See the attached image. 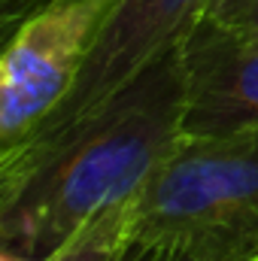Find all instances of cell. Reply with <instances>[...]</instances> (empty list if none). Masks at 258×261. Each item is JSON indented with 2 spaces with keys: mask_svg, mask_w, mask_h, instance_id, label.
I'll list each match as a JSON object with an SVG mask.
<instances>
[{
  "mask_svg": "<svg viewBox=\"0 0 258 261\" xmlns=\"http://www.w3.org/2000/svg\"><path fill=\"white\" fill-rule=\"evenodd\" d=\"M134 216H137V195L85 222L76 234H70L58 249H52L40 261H131Z\"/></svg>",
  "mask_w": 258,
  "mask_h": 261,
  "instance_id": "8992f818",
  "label": "cell"
},
{
  "mask_svg": "<svg viewBox=\"0 0 258 261\" xmlns=\"http://www.w3.org/2000/svg\"><path fill=\"white\" fill-rule=\"evenodd\" d=\"M203 15L231 28L258 31V0H210Z\"/></svg>",
  "mask_w": 258,
  "mask_h": 261,
  "instance_id": "52a82bcc",
  "label": "cell"
},
{
  "mask_svg": "<svg viewBox=\"0 0 258 261\" xmlns=\"http://www.w3.org/2000/svg\"><path fill=\"white\" fill-rule=\"evenodd\" d=\"M0 261H40V258H28V255H18V252H9V249H0Z\"/></svg>",
  "mask_w": 258,
  "mask_h": 261,
  "instance_id": "30bf717a",
  "label": "cell"
},
{
  "mask_svg": "<svg viewBox=\"0 0 258 261\" xmlns=\"http://www.w3.org/2000/svg\"><path fill=\"white\" fill-rule=\"evenodd\" d=\"M134 249L258 261V130L183 134L137 192Z\"/></svg>",
  "mask_w": 258,
  "mask_h": 261,
  "instance_id": "7a4b0ae2",
  "label": "cell"
},
{
  "mask_svg": "<svg viewBox=\"0 0 258 261\" xmlns=\"http://www.w3.org/2000/svg\"><path fill=\"white\" fill-rule=\"evenodd\" d=\"M49 0H0V37H9L31 12L46 6Z\"/></svg>",
  "mask_w": 258,
  "mask_h": 261,
  "instance_id": "ba28073f",
  "label": "cell"
},
{
  "mask_svg": "<svg viewBox=\"0 0 258 261\" xmlns=\"http://www.w3.org/2000/svg\"><path fill=\"white\" fill-rule=\"evenodd\" d=\"M131 261H189V258L170 255V252H143V249H134V258Z\"/></svg>",
  "mask_w": 258,
  "mask_h": 261,
  "instance_id": "9c48e42d",
  "label": "cell"
},
{
  "mask_svg": "<svg viewBox=\"0 0 258 261\" xmlns=\"http://www.w3.org/2000/svg\"><path fill=\"white\" fill-rule=\"evenodd\" d=\"M186 134L258 130V31L200 18L179 43Z\"/></svg>",
  "mask_w": 258,
  "mask_h": 261,
  "instance_id": "5b68a950",
  "label": "cell"
},
{
  "mask_svg": "<svg viewBox=\"0 0 258 261\" xmlns=\"http://www.w3.org/2000/svg\"><path fill=\"white\" fill-rule=\"evenodd\" d=\"M186 82L179 49L67 130L0 155V249L46 258L104 210L125 203L179 143Z\"/></svg>",
  "mask_w": 258,
  "mask_h": 261,
  "instance_id": "6da1fadb",
  "label": "cell"
},
{
  "mask_svg": "<svg viewBox=\"0 0 258 261\" xmlns=\"http://www.w3.org/2000/svg\"><path fill=\"white\" fill-rule=\"evenodd\" d=\"M207 3L210 0H119L107 15L88 64L70 88L67 100L18 149L82 122L107 97L125 88L140 70L179 49L183 37L203 18Z\"/></svg>",
  "mask_w": 258,
  "mask_h": 261,
  "instance_id": "277c9868",
  "label": "cell"
},
{
  "mask_svg": "<svg viewBox=\"0 0 258 261\" xmlns=\"http://www.w3.org/2000/svg\"><path fill=\"white\" fill-rule=\"evenodd\" d=\"M119 0H49L0 52V155L15 152L61 107Z\"/></svg>",
  "mask_w": 258,
  "mask_h": 261,
  "instance_id": "3957f363",
  "label": "cell"
}]
</instances>
